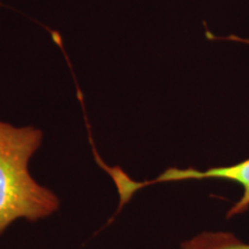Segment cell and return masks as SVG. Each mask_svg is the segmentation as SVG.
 I'll use <instances>...</instances> for the list:
<instances>
[{"mask_svg":"<svg viewBox=\"0 0 249 249\" xmlns=\"http://www.w3.org/2000/svg\"><path fill=\"white\" fill-rule=\"evenodd\" d=\"M43 141L36 127L0 120V236L18 219L37 222L60 208V198L29 172V161Z\"/></svg>","mask_w":249,"mask_h":249,"instance_id":"1","label":"cell"},{"mask_svg":"<svg viewBox=\"0 0 249 249\" xmlns=\"http://www.w3.org/2000/svg\"><path fill=\"white\" fill-rule=\"evenodd\" d=\"M180 249H249V244H245L231 232L205 231L183 241Z\"/></svg>","mask_w":249,"mask_h":249,"instance_id":"3","label":"cell"},{"mask_svg":"<svg viewBox=\"0 0 249 249\" xmlns=\"http://www.w3.org/2000/svg\"><path fill=\"white\" fill-rule=\"evenodd\" d=\"M227 39L242 42L249 44V39L241 38L236 36H229ZM205 179H217L226 180L238 183L242 187L241 197L227 211L226 218H232L234 216L245 213L249 210V158L233 165L227 166H216L211 169L201 171L196 169H178V167H170L157 178L149 181H143V185L149 186L154 183L170 182V181H183V180H205ZM144 186V187H145Z\"/></svg>","mask_w":249,"mask_h":249,"instance_id":"2","label":"cell"}]
</instances>
